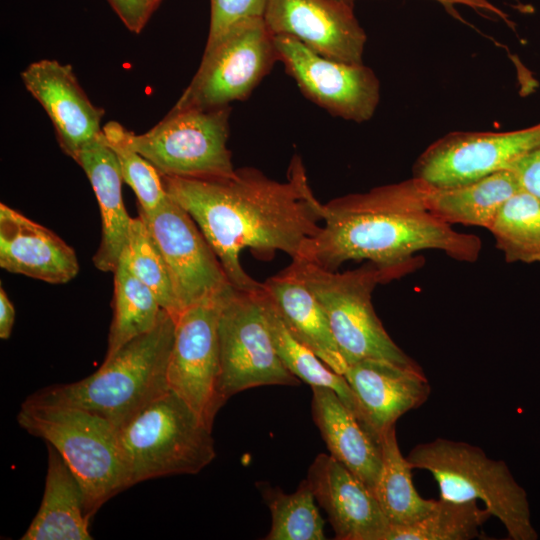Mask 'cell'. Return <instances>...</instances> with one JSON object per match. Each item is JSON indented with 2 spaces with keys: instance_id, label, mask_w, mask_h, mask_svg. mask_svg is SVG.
Segmentation results:
<instances>
[{
  "instance_id": "cell-35",
  "label": "cell",
  "mask_w": 540,
  "mask_h": 540,
  "mask_svg": "<svg viewBox=\"0 0 540 540\" xmlns=\"http://www.w3.org/2000/svg\"><path fill=\"white\" fill-rule=\"evenodd\" d=\"M522 190L540 201V147L516 160L509 168Z\"/></svg>"
},
{
  "instance_id": "cell-28",
  "label": "cell",
  "mask_w": 540,
  "mask_h": 540,
  "mask_svg": "<svg viewBox=\"0 0 540 540\" xmlns=\"http://www.w3.org/2000/svg\"><path fill=\"white\" fill-rule=\"evenodd\" d=\"M508 263H540V201L519 191L500 209L489 229Z\"/></svg>"
},
{
  "instance_id": "cell-13",
  "label": "cell",
  "mask_w": 540,
  "mask_h": 540,
  "mask_svg": "<svg viewBox=\"0 0 540 540\" xmlns=\"http://www.w3.org/2000/svg\"><path fill=\"white\" fill-rule=\"evenodd\" d=\"M538 147L540 123L507 132H450L419 155L412 177L436 188L457 186L509 169Z\"/></svg>"
},
{
  "instance_id": "cell-10",
  "label": "cell",
  "mask_w": 540,
  "mask_h": 540,
  "mask_svg": "<svg viewBox=\"0 0 540 540\" xmlns=\"http://www.w3.org/2000/svg\"><path fill=\"white\" fill-rule=\"evenodd\" d=\"M279 60L263 17L243 20L205 46L201 63L174 109H213L245 100Z\"/></svg>"
},
{
  "instance_id": "cell-6",
  "label": "cell",
  "mask_w": 540,
  "mask_h": 540,
  "mask_svg": "<svg viewBox=\"0 0 540 540\" xmlns=\"http://www.w3.org/2000/svg\"><path fill=\"white\" fill-rule=\"evenodd\" d=\"M18 424L52 445L78 480L88 516L129 488L117 429L87 411L23 402Z\"/></svg>"
},
{
  "instance_id": "cell-23",
  "label": "cell",
  "mask_w": 540,
  "mask_h": 540,
  "mask_svg": "<svg viewBox=\"0 0 540 540\" xmlns=\"http://www.w3.org/2000/svg\"><path fill=\"white\" fill-rule=\"evenodd\" d=\"M41 505L21 540H91L83 490L60 453L49 443Z\"/></svg>"
},
{
  "instance_id": "cell-12",
  "label": "cell",
  "mask_w": 540,
  "mask_h": 540,
  "mask_svg": "<svg viewBox=\"0 0 540 540\" xmlns=\"http://www.w3.org/2000/svg\"><path fill=\"white\" fill-rule=\"evenodd\" d=\"M279 61L312 102L342 119L362 123L374 115L380 83L363 63L322 56L293 37L274 36Z\"/></svg>"
},
{
  "instance_id": "cell-32",
  "label": "cell",
  "mask_w": 540,
  "mask_h": 540,
  "mask_svg": "<svg viewBox=\"0 0 540 540\" xmlns=\"http://www.w3.org/2000/svg\"><path fill=\"white\" fill-rule=\"evenodd\" d=\"M127 131L117 121H110L103 126L106 142L119 162L123 181L137 197L139 214L149 217L161 206L168 194L157 169L129 144Z\"/></svg>"
},
{
  "instance_id": "cell-3",
  "label": "cell",
  "mask_w": 540,
  "mask_h": 540,
  "mask_svg": "<svg viewBox=\"0 0 540 540\" xmlns=\"http://www.w3.org/2000/svg\"><path fill=\"white\" fill-rule=\"evenodd\" d=\"M175 327V318L163 309L151 331L104 359L93 374L77 382L43 388L25 402L78 408L107 420L118 430L170 390L168 365Z\"/></svg>"
},
{
  "instance_id": "cell-21",
  "label": "cell",
  "mask_w": 540,
  "mask_h": 540,
  "mask_svg": "<svg viewBox=\"0 0 540 540\" xmlns=\"http://www.w3.org/2000/svg\"><path fill=\"white\" fill-rule=\"evenodd\" d=\"M312 391L313 419L330 455L374 492L382 468L380 443L333 390L312 387Z\"/></svg>"
},
{
  "instance_id": "cell-22",
  "label": "cell",
  "mask_w": 540,
  "mask_h": 540,
  "mask_svg": "<svg viewBox=\"0 0 540 540\" xmlns=\"http://www.w3.org/2000/svg\"><path fill=\"white\" fill-rule=\"evenodd\" d=\"M263 287L293 337L332 370L343 375L347 364L323 307L307 286L285 269L268 278Z\"/></svg>"
},
{
  "instance_id": "cell-8",
  "label": "cell",
  "mask_w": 540,
  "mask_h": 540,
  "mask_svg": "<svg viewBox=\"0 0 540 540\" xmlns=\"http://www.w3.org/2000/svg\"><path fill=\"white\" fill-rule=\"evenodd\" d=\"M230 106L174 109L142 134L127 131L129 144L161 176L215 179L236 169L227 142Z\"/></svg>"
},
{
  "instance_id": "cell-18",
  "label": "cell",
  "mask_w": 540,
  "mask_h": 540,
  "mask_svg": "<svg viewBox=\"0 0 540 540\" xmlns=\"http://www.w3.org/2000/svg\"><path fill=\"white\" fill-rule=\"evenodd\" d=\"M307 481L338 540H384L389 523L374 493L331 455L319 454Z\"/></svg>"
},
{
  "instance_id": "cell-31",
  "label": "cell",
  "mask_w": 540,
  "mask_h": 540,
  "mask_svg": "<svg viewBox=\"0 0 540 540\" xmlns=\"http://www.w3.org/2000/svg\"><path fill=\"white\" fill-rule=\"evenodd\" d=\"M121 256L132 274L154 293L161 307L176 320L180 311L165 260L140 214L131 220L128 241Z\"/></svg>"
},
{
  "instance_id": "cell-34",
  "label": "cell",
  "mask_w": 540,
  "mask_h": 540,
  "mask_svg": "<svg viewBox=\"0 0 540 540\" xmlns=\"http://www.w3.org/2000/svg\"><path fill=\"white\" fill-rule=\"evenodd\" d=\"M123 24L140 33L162 0H107Z\"/></svg>"
},
{
  "instance_id": "cell-11",
  "label": "cell",
  "mask_w": 540,
  "mask_h": 540,
  "mask_svg": "<svg viewBox=\"0 0 540 540\" xmlns=\"http://www.w3.org/2000/svg\"><path fill=\"white\" fill-rule=\"evenodd\" d=\"M232 287L201 300L177 317L168 365L169 389L210 428L224 405L219 395L218 321Z\"/></svg>"
},
{
  "instance_id": "cell-30",
  "label": "cell",
  "mask_w": 540,
  "mask_h": 540,
  "mask_svg": "<svg viewBox=\"0 0 540 540\" xmlns=\"http://www.w3.org/2000/svg\"><path fill=\"white\" fill-rule=\"evenodd\" d=\"M264 499L272 517L268 540H324L325 522L307 479L291 494L278 488H266Z\"/></svg>"
},
{
  "instance_id": "cell-7",
  "label": "cell",
  "mask_w": 540,
  "mask_h": 540,
  "mask_svg": "<svg viewBox=\"0 0 540 540\" xmlns=\"http://www.w3.org/2000/svg\"><path fill=\"white\" fill-rule=\"evenodd\" d=\"M300 279L323 307L345 363L383 359L403 365L417 364L389 336L375 313L372 293L390 279L373 262L338 272L305 259H292L286 268Z\"/></svg>"
},
{
  "instance_id": "cell-38",
  "label": "cell",
  "mask_w": 540,
  "mask_h": 540,
  "mask_svg": "<svg viewBox=\"0 0 540 540\" xmlns=\"http://www.w3.org/2000/svg\"><path fill=\"white\" fill-rule=\"evenodd\" d=\"M340 1L346 2V3L351 4V5H354L355 0H340Z\"/></svg>"
},
{
  "instance_id": "cell-14",
  "label": "cell",
  "mask_w": 540,
  "mask_h": 540,
  "mask_svg": "<svg viewBox=\"0 0 540 540\" xmlns=\"http://www.w3.org/2000/svg\"><path fill=\"white\" fill-rule=\"evenodd\" d=\"M142 217L165 260L180 314L233 286L197 223L169 195L152 215Z\"/></svg>"
},
{
  "instance_id": "cell-19",
  "label": "cell",
  "mask_w": 540,
  "mask_h": 540,
  "mask_svg": "<svg viewBox=\"0 0 540 540\" xmlns=\"http://www.w3.org/2000/svg\"><path fill=\"white\" fill-rule=\"evenodd\" d=\"M0 266L51 284L75 278V251L53 231L6 204H0Z\"/></svg>"
},
{
  "instance_id": "cell-27",
  "label": "cell",
  "mask_w": 540,
  "mask_h": 540,
  "mask_svg": "<svg viewBox=\"0 0 540 540\" xmlns=\"http://www.w3.org/2000/svg\"><path fill=\"white\" fill-rule=\"evenodd\" d=\"M113 273V319L105 359L130 340L151 331L163 310L154 293L132 274L122 256Z\"/></svg>"
},
{
  "instance_id": "cell-20",
  "label": "cell",
  "mask_w": 540,
  "mask_h": 540,
  "mask_svg": "<svg viewBox=\"0 0 540 540\" xmlns=\"http://www.w3.org/2000/svg\"><path fill=\"white\" fill-rule=\"evenodd\" d=\"M85 172L98 201L101 214V239L93 256L95 267L114 272L127 244L132 217L122 197V174L104 133L86 144L74 160Z\"/></svg>"
},
{
  "instance_id": "cell-26",
  "label": "cell",
  "mask_w": 540,
  "mask_h": 540,
  "mask_svg": "<svg viewBox=\"0 0 540 540\" xmlns=\"http://www.w3.org/2000/svg\"><path fill=\"white\" fill-rule=\"evenodd\" d=\"M262 293L273 343L285 367L311 387L333 390L366 428L358 400L344 375L332 370L313 351L296 340L287 329L264 287Z\"/></svg>"
},
{
  "instance_id": "cell-24",
  "label": "cell",
  "mask_w": 540,
  "mask_h": 540,
  "mask_svg": "<svg viewBox=\"0 0 540 540\" xmlns=\"http://www.w3.org/2000/svg\"><path fill=\"white\" fill-rule=\"evenodd\" d=\"M521 190L515 173L504 169L457 186H430L428 206L433 214L450 225L489 230L505 202Z\"/></svg>"
},
{
  "instance_id": "cell-4",
  "label": "cell",
  "mask_w": 540,
  "mask_h": 540,
  "mask_svg": "<svg viewBox=\"0 0 540 540\" xmlns=\"http://www.w3.org/2000/svg\"><path fill=\"white\" fill-rule=\"evenodd\" d=\"M128 486L196 474L215 458L212 428L173 391L153 400L117 430Z\"/></svg>"
},
{
  "instance_id": "cell-9",
  "label": "cell",
  "mask_w": 540,
  "mask_h": 540,
  "mask_svg": "<svg viewBox=\"0 0 540 540\" xmlns=\"http://www.w3.org/2000/svg\"><path fill=\"white\" fill-rule=\"evenodd\" d=\"M262 290L263 283L252 291L232 287L225 296L218 321L219 395L223 404L249 388L299 384L275 349Z\"/></svg>"
},
{
  "instance_id": "cell-16",
  "label": "cell",
  "mask_w": 540,
  "mask_h": 540,
  "mask_svg": "<svg viewBox=\"0 0 540 540\" xmlns=\"http://www.w3.org/2000/svg\"><path fill=\"white\" fill-rule=\"evenodd\" d=\"M20 77L49 116L67 156L75 160L86 144L102 134L104 109L90 101L71 65L41 59L30 63Z\"/></svg>"
},
{
  "instance_id": "cell-2",
  "label": "cell",
  "mask_w": 540,
  "mask_h": 540,
  "mask_svg": "<svg viewBox=\"0 0 540 540\" xmlns=\"http://www.w3.org/2000/svg\"><path fill=\"white\" fill-rule=\"evenodd\" d=\"M430 185L410 179L334 198L323 204V225L299 258L336 271L349 260L376 264L390 281L423 264L413 254L441 251L453 260L474 263L481 239L456 231L428 206ZM297 258V259H299Z\"/></svg>"
},
{
  "instance_id": "cell-37",
  "label": "cell",
  "mask_w": 540,
  "mask_h": 540,
  "mask_svg": "<svg viewBox=\"0 0 540 540\" xmlns=\"http://www.w3.org/2000/svg\"><path fill=\"white\" fill-rule=\"evenodd\" d=\"M15 309L3 287H0V338L8 339L12 333Z\"/></svg>"
},
{
  "instance_id": "cell-29",
  "label": "cell",
  "mask_w": 540,
  "mask_h": 540,
  "mask_svg": "<svg viewBox=\"0 0 540 540\" xmlns=\"http://www.w3.org/2000/svg\"><path fill=\"white\" fill-rule=\"evenodd\" d=\"M477 501L436 500L432 511L417 522L389 526L384 540H470L479 536L491 516Z\"/></svg>"
},
{
  "instance_id": "cell-5",
  "label": "cell",
  "mask_w": 540,
  "mask_h": 540,
  "mask_svg": "<svg viewBox=\"0 0 540 540\" xmlns=\"http://www.w3.org/2000/svg\"><path fill=\"white\" fill-rule=\"evenodd\" d=\"M407 460L413 469L426 470L433 476L441 499L480 500L504 525L509 539L538 538L527 493L504 461L490 459L477 446L444 438L416 445Z\"/></svg>"
},
{
  "instance_id": "cell-17",
  "label": "cell",
  "mask_w": 540,
  "mask_h": 540,
  "mask_svg": "<svg viewBox=\"0 0 540 540\" xmlns=\"http://www.w3.org/2000/svg\"><path fill=\"white\" fill-rule=\"evenodd\" d=\"M343 375L358 400L367 431L379 443L385 431L421 406L431 392L418 364L365 359L348 365Z\"/></svg>"
},
{
  "instance_id": "cell-1",
  "label": "cell",
  "mask_w": 540,
  "mask_h": 540,
  "mask_svg": "<svg viewBox=\"0 0 540 540\" xmlns=\"http://www.w3.org/2000/svg\"><path fill=\"white\" fill-rule=\"evenodd\" d=\"M161 177L167 194L194 219L230 283L240 290L262 287L242 267V250L261 257L281 251L297 259L323 221V204L298 156L282 182L253 167L236 169L226 178Z\"/></svg>"
},
{
  "instance_id": "cell-25",
  "label": "cell",
  "mask_w": 540,
  "mask_h": 540,
  "mask_svg": "<svg viewBox=\"0 0 540 540\" xmlns=\"http://www.w3.org/2000/svg\"><path fill=\"white\" fill-rule=\"evenodd\" d=\"M382 468L374 495L390 526L409 525L428 515L436 500L424 499L412 482V467L399 448L395 426L380 438Z\"/></svg>"
},
{
  "instance_id": "cell-15",
  "label": "cell",
  "mask_w": 540,
  "mask_h": 540,
  "mask_svg": "<svg viewBox=\"0 0 540 540\" xmlns=\"http://www.w3.org/2000/svg\"><path fill=\"white\" fill-rule=\"evenodd\" d=\"M263 19L274 36L293 37L331 59L363 63L367 36L351 4L340 0H267Z\"/></svg>"
},
{
  "instance_id": "cell-36",
  "label": "cell",
  "mask_w": 540,
  "mask_h": 540,
  "mask_svg": "<svg viewBox=\"0 0 540 540\" xmlns=\"http://www.w3.org/2000/svg\"><path fill=\"white\" fill-rule=\"evenodd\" d=\"M447 9L453 11L456 6H466L476 12L486 13L488 15L497 16L504 21H507L505 13L489 0H433Z\"/></svg>"
},
{
  "instance_id": "cell-33",
  "label": "cell",
  "mask_w": 540,
  "mask_h": 540,
  "mask_svg": "<svg viewBox=\"0 0 540 540\" xmlns=\"http://www.w3.org/2000/svg\"><path fill=\"white\" fill-rule=\"evenodd\" d=\"M211 16L206 46L215 43L235 24L263 17L267 0H210Z\"/></svg>"
}]
</instances>
